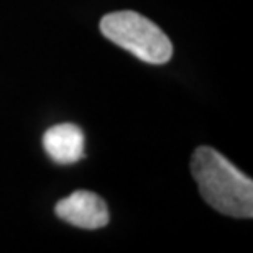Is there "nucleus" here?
I'll return each mask as SVG.
<instances>
[{
    "mask_svg": "<svg viewBox=\"0 0 253 253\" xmlns=\"http://www.w3.org/2000/svg\"><path fill=\"white\" fill-rule=\"evenodd\" d=\"M191 173L202 199L217 212L237 219L253 217V181L217 150L199 146L192 155Z\"/></svg>",
    "mask_w": 253,
    "mask_h": 253,
    "instance_id": "f257e3e1",
    "label": "nucleus"
},
{
    "mask_svg": "<svg viewBox=\"0 0 253 253\" xmlns=\"http://www.w3.org/2000/svg\"><path fill=\"white\" fill-rule=\"evenodd\" d=\"M100 32L117 46L148 64H165L173 56V44L158 25L133 10L107 13Z\"/></svg>",
    "mask_w": 253,
    "mask_h": 253,
    "instance_id": "f03ea898",
    "label": "nucleus"
},
{
    "mask_svg": "<svg viewBox=\"0 0 253 253\" xmlns=\"http://www.w3.org/2000/svg\"><path fill=\"white\" fill-rule=\"evenodd\" d=\"M54 212L61 220L87 230L102 229L110 219L105 201L90 191H74L58 202Z\"/></svg>",
    "mask_w": 253,
    "mask_h": 253,
    "instance_id": "7ed1b4c3",
    "label": "nucleus"
},
{
    "mask_svg": "<svg viewBox=\"0 0 253 253\" xmlns=\"http://www.w3.org/2000/svg\"><path fill=\"white\" fill-rule=\"evenodd\" d=\"M43 146L56 165H74L85 155V136L78 125L59 124L44 131Z\"/></svg>",
    "mask_w": 253,
    "mask_h": 253,
    "instance_id": "20e7f679",
    "label": "nucleus"
}]
</instances>
